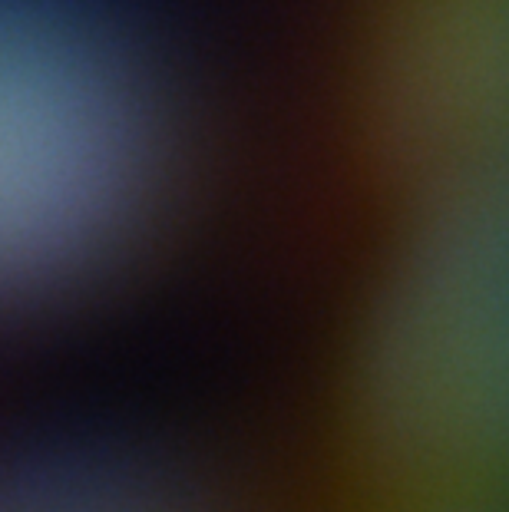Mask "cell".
<instances>
[{"instance_id":"1","label":"cell","mask_w":509,"mask_h":512,"mask_svg":"<svg viewBox=\"0 0 509 512\" xmlns=\"http://www.w3.org/2000/svg\"><path fill=\"white\" fill-rule=\"evenodd\" d=\"M176 96L129 0H0V298L93 268L153 209Z\"/></svg>"}]
</instances>
